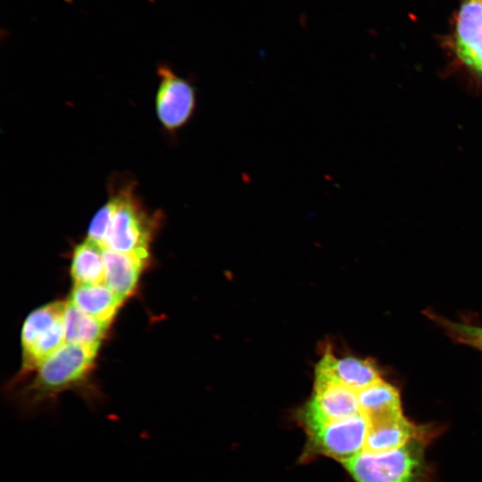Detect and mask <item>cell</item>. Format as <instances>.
Instances as JSON below:
<instances>
[{
  "label": "cell",
  "instance_id": "obj_8",
  "mask_svg": "<svg viewBox=\"0 0 482 482\" xmlns=\"http://www.w3.org/2000/svg\"><path fill=\"white\" fill-rule=\"evenodd\" d=\"M379 379L371 361L353 356L338 358L331 352L325 353L315 368V381L345 386L357 393Z\"/></svg>",
  "mask_w": 482,
  "mask_h": 482
},
{
  "label": "cell",
  "instance_id": "obj_14",
  "mask_svg": "<svg viewBox=\"0 0 482 482\" xmlns=\"http://www.w3.org/2000/svg\"><path fill=\"white\" fill-rule=\"evenodd\" d=\"M74 285H99L105 282L104 247L89 239L77 245L71 262Z\"/></svg>",
  "mask_w": 482,
  "mask_h": 482
},
{
  "label": "cell",
  "instance_id": "obj_13",
  "mask_svg": "<svg viewBox=\"0 0 482 482\" xmlns=\"http://www.w3.org/2000/svg\"><path fill=\"white\" fill-rule=\"evenodd\" d=\"M358 401L370 423L403 415L397 389L382 378L358 392Z\"/></svg>",
  "mask_w": 482,
  "mask_h": 482
},
{
  "label": "cell",
  "instance_id": "obj_11",
  "mask_svg": "<svg viewBox=\"0 0 482 482\" xmlns=\"http://www.w3.org/2000/svg\"><path fill=\"white\" fill-rule=\"evenodd\" d=\"M123 300L104 283L74 285L70 302L85 314L110 324Z\"/></svg>",
  "mask_w": 482,
  "mask_h": 482
},
{
  "label": "cell",
  "instance_id": "obj_9",
  "mask_svg": "<svg viewBox=\"0 0 482 482\" xmlns=\"http://www.w3.org/2000/svg\"><path fill=\"white\" fill-rule=\"evenodd\" d=\"M454 48L459 60L482 76V0H461L455 22Z\"/></svg>",
  "mask_w": 482,
  "mask_h": 482
},
{
  "label": "cell",
  "instance_id": "obj_5",
  "mask_svg": "<svg viewBox=\"0 0 482 482\" xmlns=\"http://www.w3.org/2000/svg\"><path fill=\"white\" fill-rule=\"evenodd\" d=\"M157 74L156 116L165 131L175 133L188 123L195 111V88L164 64L158 66Z\"/></svg>",
  "mask_w": 482,
  "mask_h": 482
},
{
  "label": "cell",
  "instance_id": "obj_16",
  "mask_svg": "<svg viewBox=\"0 0 482 482\" xmlns=\"http://www.w3.org/2000/svg\"><path fill=\"white\" fill-rule=\"evenodd\" d=\"M441 324L458 341L482 351V327L440 320Z\"/></svg>",
  "mask_w": 482,
  "mask_h": 482
},
{
  "label": "cell",
  "instance_id": "obj_17",
  "mask_svg": "<svg viewBox=\"0 0 482 482\" xmlns=\"http://www.w3.org/2000/svg\"><path fill=\"white\" fill-rule=\"evenodd\" d=\"M482 352V351H481Z\"/></svg>",
  "mask_w": 482,
  "mask_h": 482
},
{
  "label": "cell",
  "instance_id": "obj_10",
  "mask_svg": "<svg viewBox=\"0 0 482 482\" xmlns=\"http://www.w3.org/2000/svg\"><path fill=\"white\" fill-rule=\"evenodd\" d=\"M148 256V253H126L104 248V284L121 298L128 297L134 292Z\"/></svg>",
  "mask_w": 482,
  "mask_h": 482
},
{
  "label": "cell",
  "instance_id": "obj_15",
  "mask_svg": "<svg viewBox=\"0 0 482 482\" xmlns=\"http://www.w3.org/2000/svg\"><path fill=\"white\" fill-rule=\"evenodd\" d=\"M108 326L85 314L68 301L64 315L66 343L99 347Z\"/></svg>",
  "mask_w": 482,
  "mask_h": 482
},
{
  "label": "cell",
  "instance_id": "obj_3",
  "mask_svg": "<svg viewBox=\"0 0 482 482\" xmlns=\"http://www.w3.org/2000/svg\"><path fill=\"white\" fill-rule=\"evenodd\" d=\"M423 462V445L414 438L398 449L362 451L344 462L355 482H416Z\"/></svg>",
  "mask_w": 482,
  "mask_h": 482
},
{
  "label": "cell",
  "instance_id": "obj_1",
  "mask_svg": "<svg viewBox=\"0 0 482 482\" xmlns=\"http://www.w3.org/2000/svg\"><path fill=\"white\" fill-rule=\"evenodd\" d=\"M157 220L137 195L135 181L114 180L107 202L89 224L87 238L119 252L148 253Z\"/></svg>",
  "mask_w": 482,
  "mask_h": 482
},
{
  "label": "cell",
  "instance_id": "obj_12",
  "mask_svg": "<svg viewBox=\"0 0 482 482\" xmlns=\"http://www.w3.org/2000/svg\"><path fill=\"white\" fill-rule=\"evenodd\" d=\"M416 427L403 415L370 423L363 451L387 452L403 447L416 438Z\"/></svg>",
  "mask_w": 482,
  "mask_h": 482
},
{
  "label": "cell",
  "instance_id": "obj_7",
  "mask_svg": "<svg viewBox=\"0 0 482 482\" xmlns=\"http://www.w3.org/2000/svg\"><path fill=\"white\" fill-rule=\"evenodd\" d=\"M361 412L358 393L341 385L315 381L312 399L303 411V421L311 433L328 423Z\"/></svg>",
  "mask_w": 482,
  "mask_h": 482
},
{
  "label": "cell",
  "instance_id": "obj_4",
  "mask_svg": "<svg viewBox=\"0 0 482 482\" xmlns=\"http://www.w3.org/2000/svg\"><path fill=\"white\" fill-rule=\"evenodd\" d=\"M68 302H54L33 311L21 330V374L37 370L65 341L64 315Z\"/></svg>",
  "mask_w": 482,
  "mask_h": 482
},
{
  "label": "cell",
  "instance_id": "obj_6",
  "mask_svg": "<svg viewBox=\"0 0 482 482\" xmlns=\"http://www.w3.org/2000/svg\"><path fill=\"white\" fill-rule=\"evenodd\" d=\"M369 428V419L360 412L323 425L308 434L318 453L344 463L363 451Z\"/></svg>",
  "mask_w": 482,
  "mask_h": 482
},
{
  "label": "cell",
  "instance_id": "obj_2",
  "mask_svg": "<svg viewBox=\"0 0 482 482\" xmlns=\"http://www.w3.org/2000/svg\"><path fill=\"white\" fill-rule=\"evenodd\" d=\"M99 347L65 343L36 370L22 390L20 405L29 413L66 390L79 386L92 369Z\"/></svg>",
  "mask_w": 482,
  "mask_h": 482
}]
</instances>
